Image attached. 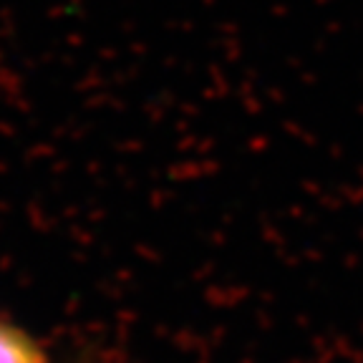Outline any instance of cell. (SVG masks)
<instances>
[{
  "label": "cell",
  "mask_w": 363,
  "mask_h": 363,
  "mask_svg": "<svg viewBox=\"0 0 363 363\" xmlns=\"http://www.w3.org/2000/svg\"><path fill=\"white\" fill-rule=\"evenodd\" d=\"M0 363H51V356L35 335L0 318Z\"/></svg>",
  "instance_id": "cell-1"
}]
</instances>
